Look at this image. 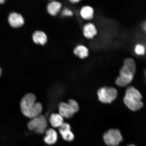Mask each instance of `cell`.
<instances>
[{"label":"cell","mask_w":146,"mask_h":146,"mask_svg":"<svg viewBox=\"0 0 146 146\" xmlns=\"http://www.w3.org/2000/svg\"><path fill=\"white\" fill-rule=\"evenodd\" d=\"M36 100L35 96L31 93L23 96L20 102V108L24 115L32 119L41 115L42 105L40 102H36Z\"/></svg>","instance_id":"cell-1"},{"label":"cell","mask_w":146,"mask_h":146,"mask_svg":"<svg viewBox=\"0 0 146 146\" xmlns=\"http://www.w3.org/2000/svg\"><path fill=\"white\" fill-rule=\"evenodd\" d=\"M136 71V64L134 59L131 58H126L120 69L119 76L115 81L116 84L120 87L127 86L132 82Z\"/></svg>","instance_id":"cell-2"},{"label":"cell","mask_w":146,"mask_h":146,"mask_svg":"<svg viewBox=\"0 0 146 146\" xmlns=\"http://www.w3.org/2000/svg\"><path fill=\"white\" fill-rule=\"evenodd\" d=\"M142 97L137 89L133 86L127 87L126 90L123 102L126 106L131 110H139L143 106L142 101Z\"/></svg>","instance_id":"cell-3"},{"label":"cell","mask_w":146,"mask_h":146,"mask_svg":"<svg viewBox=\"0 0 146 146\" xmlns=\"http://www.w3.org/2000/svg\"><path fill=\"white\" fill-rule=\"evenodd\" d=\"M97 94L100 101L104 104L112 103L118 96L117 91L115 88L106 86L100 88L97 91Z\"/></svg>","instance_id":"cell-4"},{"label":"cell","mask_w":146,"mask_h":146,"mask_svg":"<svg viewBox=\"0 0 146 146\" xmlns=\"http://www.w3.org/2000/svg\"><path fill=\"white\" fill-rule=\"evenodd\" d=\"M47 125L46 119L42 115H40L32 119L27 124V127L30 130L41 134L45 131Z\"/></svg>","instance_id":"cell-5"},{"label":"cell","mask_w":146,"mask_h":146,"mask_svg":"<svg viewBox=\"0 0 146 146\" xmlns=\"http://www.w3.org/2000/svg\"><path fill=\"white\" fill-rule=\"evenodd\" d=\"M103 138L105 143L109 146H117L123 140L121 133L117 129H109L104 134Z\"/></svg>","instance_id":"cell-6"},{"label":"cell","mask_w":146,"mask_h":146,"mask_svg":"<svg viewBox=\"0 0 146 146\" xmlns=\"http://www.w3.org/2000/svg\"><path fill=\"white\" fill-rule=\"evenodd\" d=\"M59 114L63 118H70L74 116L76 112L70 104L61 102L58 106Z\"/></svg>","instance_id":"cell-7"},{"label":"cell","mask_w":146,"mask_h":146,"mask_svg":"<svg viewBox=\"0 0 146 146\" xmlns=\"http://www.w3.org/2000/svg\"><path fill=\"white\" fill-rule=\"evenodd\" d=\"M9 24L13 28H18L23 26L25 20L21 15L15 12H12L9 14L8 17Z\"/></svg>","instance_id":"cell-8"},{"label":"cell","mask_w":146,"mask_h":146,"mask_svg":"<svg viewBox=\"0 0 146 146\" xmlns=\"http://www.w3.org/2000/svg\"><path fill=\"white\" fill-rule=\"evenodd\" d=\"M84 36L87 39H92L98 34V31L95 25L89 23L84 25L83 29Z\"/></svg>","instance_id":"cell-9"},{"label":"cell","mask_w":146,"mask_h":146,"mask_svg":"<svg viewBox=\"0 0 146 146\" xmlns=\"http://www.w3.org/2000/svg\"><path fill=\"white\" fill-rule=\"evenodd\" d=\"M32 39L36 44L42 46L45 45L48 41L46 34L42 31L36 30L35 31L32 35Z\"/></svg>","instance_id":"cell-10"},{"label":"cell","mask_w":146,"mask_h":146,"mask_svg":"<svg viewBox=\"0 0 146 146\" xmlns=\"http://www.w3.org/2000/svg\"><path fill=\"white\" fill-rule=\"evenodd\" d=\"M62 5L59 1H52L47 4L46 10L48 13L53 16H57L61 10Z\"/></svg>","instance_id":"cell-11"},{"label":"cell","mask_w":146,"mask_h":146,"mask_svg":"<svg viewBox=\"0 0 146 146\" xmlns=\"http://www.w3.org/2000/svg\"><path fill=\"white\" fill-rule=\"evenodd\" d=\"M80 14L83 19L86 21H91L94 17V10L92 7L86 5L82 7L81 9Z\"/></svg>","instance_id":"cell-12"},{"label":"cell","mask_w":146,"mask_h":146,"mask_svg":"<svg viewBox=\"0 0 146 146\" xmlns=\"http://www.w3.org/2000/svg\"><path fill=\"white\" fill-rule=\"evenodd\" d=\"M46 136L44 137V141L48 145H52L57 141L58 134L54 129H50L45 131Z\"/></svg>","instance_id":"cell-13"},{"label":"cell","mask_w":146,"mask_h":146,"mask_svg":"<svg viewBox=\"0 0 146 146\" xmlns=\"http://www.w3.org/2000/svg\"><path fill=\"white\" fill-rule=\"evenodd\" d=\"M75 55L81 59H84L88 57L89 55L88 49L85 46L79 45L77 46L74 50Z\"/></svg>","instance_id":"cell-14"},{"label":"cell","mask_w":146,"mask_h":146,"mask_svg":"<svg viewBox=\"0 0 146 146\" xmlns=\"http://www.w3.org/2000/svg\"><path fill=\"white\" fill-rule=\"evenodd\" d=\"M49 121L52 127H59L64 123V118L59 113H52L49 117Z\"/></svg>","instance_id":"cell-15"},{"label":"cell","mask_w":146,"mask_h":146,"mask_svg":"<svg viewBox=\"0 0 146 146\" xmlns=\"http://www.w3.org/2000/svg\"><path fill=\"white\" fill-rule=\"evenodd\" d=\"M62 138L65 141L71 142L74 139V135L71 130L60 133Z\"/></svg>","instance_id":"cell-16"},{"label":"cell","mask_w":146,"mask_h":146,"mask_svg":"<svg viewBox=\"0 0 146 146\" xmlns=\"http://www.w3.org/2000/svg\"><path fill=\"white\" fill-rule=\"evenodd\" d=\"M135 53L137 55L142 56L145 53L146 49L145 46L141 44H137L135 47Z\"/></svg>","instance_id":"cell-17"},{"label":"cell","mask_w":146,"mask_h":146,"mask_svg":"<svg viewBox=\"0 0 146 146\" xmlns=\"http://www.w3.org/2000/svg\"><path fill=\"white\" fill-rule=\"evenodd\" d=\"M59 128L60 133L71 130L70 125L67 123H63Z\"/></svg>","instance_id":"cell-18"},{"label":"cell","mask_w":146,"mask_h":146,"mask_svg":"<svg viewBox=\"0 0 146 146\" xmlns=\"http://www.w3.org/2000/svg\"><path fill=\"white\" fill-rule=\"evenodd\" d=\"M68 103L72 106L76 113L78 112L79 111V107L77 102L74 100L70 99L68 100Z\"/></svg>","instance_id":"cell-19"},{"label":"cell","mask_w":146,"mask_h":146,"mask_svg":"<svg viewBox=\"0 0 146 146\" xmlns=\"http://www.w3.org/2000/svg\"><path fill=\"white\" fill-rule=\"evenodd\" d=\"M62 14L65 16H71L73 15V13L72 11L69 9H65L62 12Z\"/></svg>","instance_id":"cell-20"},{"label":"cell","mask_w":146,"mask_h":146,"mask_svg":"<svg viewBox=\"0 0 146 146\" xmlns=\"http://www.w3.org/2000/svg\"><path fill=\"white\" fill-rule=\"evenodd\" d=\"M70 3L73 4H76L79 3L82 0H68Z\"/></svg>","instance_id":"cell-21"},{"label":"cell","mask_w":146,"mask_h":146,"mask_svg":"<svg viewBox=\"0 0 146 146\" xmlns=\"http://www.w3.org/2000/svg\"><path fill=\"white\" fill-rule=\"evenodd\" d=\"M6 0H0V4H3Z\"/></svg>","instance_id":"cell-22"},{"label":"cell","mask_w":146,"mask_h":146,"mask_svg":"<svg viewBox=\"0 0 146 146\" xmlns=\"http://www.w3.org/2000/svg\"><path fill=\"white\" fill-rule=\"evenodd\" d=\"M144 74H145V82L146 83V69H145V71H144Z\"/></svg>","instance_id":"cell-23"},{"label":"cell","mask_w":146,"mask_h":146,"mask_svg":"<svg viewBox=\"0 0 146 146\" xmlns=\"http://www.w3.org/2000/svg\"><path fill=\"white\" fill-rule=\"evenodd\" d=\"M2 73V70L1 67H0V76H1Z\"/></svg>","instance_id":"cell-24"},{"label":"cell","mask_w":146,"mask_h":146,"mask_svg":"<svg viewBox=\"0 0 146 146\" xmlns=\"http://www.w3.org/2000/svg\"><path fill=\"white\" fill-rule=\"evenodd\" d=\"M144 30L146 31V22L145 23L144 25Z\"/></svg>","instance_id":"cell-25"},{"label":"cell","mask_w":146,"mask_h":146,"mask_svg":"<svg viewBox=\"0 0 146 146\" xmlns=\"http://www.w3.org/2000/svg\"><path fill=\"white\" fill-rule=\"evenodd\" d=\"M135 146L134 145H128V146Z\"/></svg>","instance_id":"cell-26"},{"label":"cell","mask_w":146,"mask_h":146,"mask_svg":"<svg viewBox=\"0 0 146 146\" xmlns=\"http://www.w3.org/2000/svg\"><path fill=\"white\" fill-rule=\"evenodd\" d=\"M49 1H55L56 0H49Z\"/></svg>","instance_id":"cell-27"}]
</instances>
